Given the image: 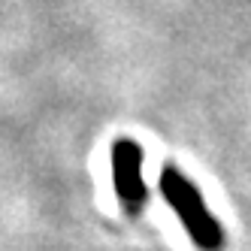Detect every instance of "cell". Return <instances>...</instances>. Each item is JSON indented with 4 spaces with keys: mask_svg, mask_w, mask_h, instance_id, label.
Wrapping results in <instances>:
<instances>
[{
    "mask_svg": "<svg viewBox=\"0 0 251 251\" xmlns=\"http://www.w3.org/2000/svg\"><path fill=\"white\" fill-rule=\"evenodd\" d=\"M157 188H160V197H164L167 206L176 212L178 224L185 227V233L191 236V242L200 251H224L227 248V233H224L221 221L209 212L200 188H197L182 170L167 164L160 170Z\"/></svg>",
    "mask_w": 251,
    "mask_h": 251,
    "instance_id": "obj_1",
    "label": "cell"
},
{
    "mask_svg": "<svg viewBox=\"0 0 251 251\" xmlns=\"http://www.w3.org/2000/svg\"><path fill=\"white\" fill-rule=\"evenodd\" d=\"M142 146L136 139L121 136L112 142L109 160H112V188L121 209L127 215H139L149 203V188L142 178Z\"/></svg>",
    "mask_w": 251,
    "mask_h": 251,
    "instance_id": "obj_2",
    "label": "cell"
}]
</instances>
